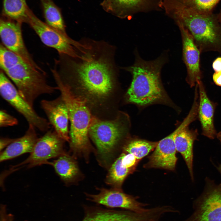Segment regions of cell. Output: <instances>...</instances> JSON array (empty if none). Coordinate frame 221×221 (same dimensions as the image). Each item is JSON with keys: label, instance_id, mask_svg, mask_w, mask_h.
Returning a JSON list of instances; mask_svg holds the SVG:
<instances>
[{"label": "cell", "instance_id": "6da1fadb", "mask_svg": "<svg viewBox=\"0 0 221 221\" xmlns=\"http://www.w3.org/2000/svg\"><path fill=\"white\" fill-rule=\"evenodd\" d=\"M76 54H60L54 76L92 110L106 108L118 87L115 47L103 40L84 38L74 45Z\"/></svg>", "mask_w": 221, "mask_h": 221}, {"label": "cell", "instance_id": "7a4b0ae2", "mask_svg": "<svg viewBox=\"0 0 221 221\" xmlns=\"http://www.w3.org/2000/svg\"><path fill=\"white\" fill-rule=\"evenodd\" d=\"M135 54L134 64L122 68L132 76L126 95V101L141 107L155 103H169L161 78V69L167 61L165 54L150 61L142 59L137 51Z\"/></svg>", "mask_w": 221, "mask_h": 221}, {"label": "cell", "instance_id": "3957f363", "mask_svg": "<svg viewBox=\"0 0 221 221\" xmlns=\"http://www.w3.org/2000/svg\"><path fill=\"white\" fill-rule=\"evenodd\" d=\"M163 5L176 24L188 30L201 53L213 51L221 54V25L217 14L197 12L177 0H165Z\"/></svg>", "mask_w": 221, "mask_h": 221}, {"label": "cell", "instance_id": "277c9868", "mask_svg": "<svg viewBox=\"0 0 221 221\" xmlns=\"http://www.w3.org/2000/svg\"><path fill=\"white\" fill-rule=\"evenodd\" d=\"M129 123L128 115L122 112L112 120H102L93 117L89 136L95 146L94 154L101 167L108 170L117 157L126 141Z\"/></svg>", "mask_w": 221, "mask_h": 221}, {"label": "cell", "instance_id": "5b68a950", "mask_svg": "<svg viewBox=\"0 0 221 221\" xmlns=\"http://www.w3.org/2000/svg\"><path fill=\"white\" fill-rule=\"evenodd\" d=\"M54 78L68 111L70 123V151L75 158H83L88 162L90 155L95 152L90 142L88 133L94 116L83 100L75 95L58 79Z\"/></svg>", "mask_w": 221, "mask_h": 221}, {"label": "cell", "instance_id": "8992f818", "mask_svg": "<svg viewBox=\"0 0 221 221\" xmlns=\"http://www.w3.org/2000/svg\"><path fill=\"white\" fill-rule=\"evenodd\" d=\"M4 72L14 83L21 96L33 107L40 96L51 95L58 90L57 86H51L48 83L44 72L24 60Z\"/></svg>", "mask_w": 221, "mask_h": 221}, {"label": "cell", "instance_id": "52a82bcc", "mask_svg": "<svg viewBox=\"0 0 221 221\" xmlns=\"http://www.w3.org/2000/svg\"><path fill=\"white\" fill-rule=\"evenodd\" d=\"M65 142L53 128L50 129L38 138L29 156L22 162L12 166L6 173L9 174L24 166L29 169L48 164L49 160L57 158L66 153L64 147Z\"/></svg>", "mask_w": 221, "mask_h": 221}, {"label": "cell", "instance_id": "ba28073f", "mask_svg": "<svg viewBox=\"0 0 221 221\" xmlns=\"http://www.w3.org/2000/svg\"><path fill=\"white\" fill-rule=\"evenodd\" d=\"M0 93L3 99L24 117L29 125H33L42 132H46L50 129L51 125L48 120L39 116L33 107L21 96L16 87L1 69Z\"/></svg>", "mask_w": 221, "mask_h": 221}, {"label": "cell", "instance_id": "9c48e42d", "mask_svg": "<svg viewBox=\"0 0 221 221\" xmlns=\"http://www.w3.org/2000/svg\"><path fill=\"white\" fill-rule=\"evenodd\" d=\"M194 207V213L184 221H221V184L207 181Z\"/></svg>", "mask_w": 221, "mask_h": 221}, {"label": "cell", "instance_id": "30bf717a", "mask_svg": "<svg viewBox=\"0 0 221 221\" xmlns=\"http://www.w3.org/2000/svg\"><path fill=\"white\" fill-rule=\"evenodd\" d=\"M27 23L46 45L56 49L59 54L73 56L75 55V41L48 25L37 17L29 9Z\"/></svg>", "mask_w": 221, "mask_h": 221}, {"label": "cell", "instance_id": "8fae6325", "mask_svg": "<svg viewBox=\"0 0 221 221\" xmlns=\"http://www.w3.org/2000/svg\"><path fill=\"white\" fill-rule=\"evenodd\" d=\"M22 23L2 16L0 20V36L3 45L22 57L26 62L44 72L35 62L24 43Z\"/></svg>", "mask_w": 221, "mask_h": 221}, {"label": "cell", "instance_id": "7c38bea8", "mask_svg": "<svg viewBox=\"0 0 221 221\" xmlns=\"http://www.w3.org/2000/svg\"><path fill=\"white\" fill-rule=\"evenodd\" d=\"M97 189L99 191L97 194L85 193L88 200L109 207L121 208L136 212H143L148 209L145 208V204L125 193L122 189L97 188Z\"/></svg>", "mask_w": 221, "mask_h": 221}, {"label": "cell", "instance_id": "4fadbf2b", "mask_svg": "<svg viewBox=\"0 0 221 221\" xmlns=\"http://www.w3.org/2000/svg\"><path fill=\"white\" fill-rule=\"evenodd\" d=\"M179 28L182 44V56L187 70L186 80L191 87L195 86L201 80L200 50L188 30L182 25L177 24Z\"/></svg>", "mask_w": 221, "mask_h": 221}, {"label": "cell", "instance_id": "5bb4252c", "mask_svg": "<svg viewBox=\"0 0 221 221\" xmlns=\"http://www.w3.org/2000/svg\"><path fill=\"white\" fill-rule=\"evenodd\" d=\"M40 104L48 121L57 134L64 141L69 142V114L61 95L51 100L43 99L41 101Z\"/></svg>", "mask_w": 221, "mask_h": 221}, {"label": "cell", "instance_id": "9a60e30c", "mask_svg": "<svg viewBox=\"0 0 221 221\" xmlns=\"http://www.w3.org/2000/svg\"><path fill=\"white\" fill-rule=\"evenodd\" d=\"M178 127L172 133L158 142L153 152L145 165L147 168H161L173 171L177 161L174 138Z\"/></svg>", "mask_w": 221, "mask_h": 221}, {"label": "cell", "instance_id": "2e32d148", "mask_svg": "<svg viewBox=\"0 0 221 221\" xmlns=\"http://www.w3.org/2000/svg\"><path fill=\"white\" fill-rule=\"evenodd\" d=\"M194 120L191 115H188L178 126L179 129L174 138L176 151L180 153L183 157L192 180L193 179V145L194 141L197 139L198 132L196 129H190L188 126Z\"/></svg>", "mask_w": 221, "mask_h": 221}, {"label": "cell", "instance_id": "e0dca14e", "mask_svg": "<svg viewBox=\"0 0 221 221\" xmlns=\"http://www.w3.org/2000/svg\"><path fill=\"white\" fill-rule=\"evenodd\" d=\"M197 84L199 93L198 117L201 124L202 134L210 139H213L217 133L214 124L216 105L208 97L201 80L198 81Z\"/></svg>", "mask_w": 221, "mask_h": 221}, {"label": "cell", "instance_id": "ac0fdd59", "mask_svg": "<svg viewBox=\"0 0 221 221\" xmlns=\"http://www.w3.org/2000/svg\"><path fill=\"white\" fill-rule=\"evenodd\" d=\"M56 173L67 186L77 184L83 179V174L79 169L75 158L67 153L56 160L49 162Z\"/></svg>", "mask_w": 221, "mask_h": 221}, {"label": "cell", "instance_id": "d6986e66", "mask_svg": "<svg viewBox=\"0 0 221 221\" xmlns=\"http://www.w3.org/2000/svg\"><path fill=\"white\" fill-rule=\"evenodd\" d=\"M36 128L29 125L25 134L7 146L0 152V161L3 162L15 158L26 153H30L38 138Z\"/></svg>", "mask_w": 221, "mask_h": 221}, {"label": "cell", "instance_id": "ffe728a7", "mask_svg": "<svg viewBox=\"0 0 221 221\" xmlns=\"http://www.w3.org/2000/svg\"><path fill=\"white\" fill-rule=\"evenodd\" d=\"M149 219L145 212L99 210L88 213L82 221H149Z\"/></svg>", "mask_w": 221, "mask_h": 221}, {"label": "cell", "instance_id": "44dd1931", "mask_svg": "<svg viewBox=\"0 0 221 221\" xmlns=\"http://www.w3.org/2000/svg\"><path fill=\"white\" fill-rule=\"evenodd\" d=\"M45 23L67 37H69L60 9L53 0H40Z\"/></svg>", "mask_w": 221, "mask_h": 221}, {"label": "cell", "instance_id": "7402d4cb", "mask_svg": "<svg viewBox=\"0 0 221 221\" xmlns=\"http://www.w3.org/2000/svg\"><path fill=\"white\" fill-rule=\"evenodd\" d=\"M29 9L25 0H2V16L27 23Z\"/></svg>", "mask_w": 221, "mask_h": 221}, {"label": "cell", "instance_id": "603a6c76", "mask_svg": "<svg viewBox=\"0 0 221 221\" xmlns=\"http://www.w3.org/2000/svg\"><path fill=\"white\" fill-rule=\"evenodd\" d=\"M158 142L138 139L129 140L125 142L121 150L133 154L140 160L155 149Z\"/></svg>", "mask_w": 221, "mask_h": 221}, {"label": "cell", "instance_id": "cb8c5ba5", "mask_svg": "<svg viewBox=\"0 0 221 221\" xmlns=\"http://www.w3.org/2000/svg\"><path fill=\"white\" fill-rule=\"evenodd\" d=\"M145 0H104L103 5L108 11L121 16L122 12L138 7Z\"/></svg>", "mask_w": 221, "mask_h": 221}, {"label": "cell", "instance_id": "d4e9b609", "mask_svg": "<svg viewBox=\"0 0 221 221\" xmlns=\"http://www.w3.org/2000/svg\"><path fill=\"white\" fill-rule=\"evenodd\" d=\"M185 6L201 13H211L220 0H177Z\"/></svg>", "mask_w": 221, "mask_h": 221}, {"label": "cell", "instance_id": "484cf974", "mask_svg": "<svg viewBox=\"0 0 221 221\" xmlns=\"http://www.w3.org/2000/svg\"><path fill=\"white\" fill-rule=\"evenodd\" d=\"M23 60L19 56L8 49L2 45H0V66L1 69L3 72Z\"/></svg>", "mask_w": 221, "mask_h": 221}, {"label": "cell", "instance_id": "4316f807", "mask_svg": "<svg viewBox=\"0 0 221 221\" xmlns=\"http://www.w3.org/2000/svg\"><path fill=\"white\" fill-rule=\"evenodd\" d=\"M125 168L132 172L138 162V160L133 154L125 152L122 153L116 158Z\"/></svg>", "mask_w": 221, "mask_h": 221}, {"label": "cell", "instance_id": "83f0119b", "mask_svg": "<svg viewBox=\"0 0 221 221\" xmlns=\"http://www.w3.org/2000/svg\"><path fill=\"white\" fill-rule=\"evenodd\" d=\"M18 123V121L16 118L10 115L4 110H0V126L1 127L13 126L17 125Z\"/></svg>", "mask_w": 221, "mask_h": 221}, {"label": "cell", "instance_id": "f1b7e54d", "mask_svg": "<svg viewBox=\"0 0 221 221\" xmlns=\"http://www.w3.org/2000/svg\"><path fill=\"white\" fill-rule=\"evenodd\" d=\"M13 216L10 214H7L6 207L2 205L0 210V221H13Z\"/></svg>", "mask_w": 221, "mask_h": 221}, {"label": "cell", "instance_id": "f546056e", "mask_svg": "<svg viewBox=\"0 0 221 221\" xmlns=\"http://www.w3.org/2000/svg\"><path fill=\"white\" fill-rule=\"evenodd\" d=\"M16 138H9L1 137L0 139V152L6 147L11 143L15 141Z\"/></svg>", "mask_w": 221, "mask_h": 221}, {"label": "cell", "instance_id": "4dcf8cb0", "mask_svg": "<svg viewBox=\"0 0 221 221\" xmlns=\"http://www.w3.org/2000/svg\"><path fill=\"white\" fill-rule=\"evenodd\" d=\"M212 67L215 72L221 71V57H218L213 61Z\"/></svg>", "mask_w": 221, "mask_h": 221}, {"label": "cell", "instance_id": "1f68e13d", "mask_svg": "<svg viewBox=\"0 0 221 221\" xmlns=\"http://www.w3.org/2000/svg\"><path fill=\"white\" fill-rule=\"evenodd\" d=\"M212 79L216 85L221 87V71L215 72L213 75Z\"/></svg>", "mask_w": 221, "mask_h": 221}, {"label": "cell", "instance_id": "d6a6232c", "mask_svg": "<svg viewBox=\"0 0 221 221\" xmlns=\"http://www.w3.org/2000/svg\"><path fill=\"white\" fill-rule=\"evenodd\" d=\"M217 15L218 21L221 25V10L219 13L217 14Z\"/></svg>", "mask_w": 221, "mask_h": 221}, {"label": "cell", "instance_id": "836d02e7", "mask_svg": "<svg viewBox=\"0 0 221 221\" xmlns=\"http://www.w3.org/2000/svg\"><path fill=\"white\" fill-rule=\"evenodd\" d=\"M221 143V131L217 133L216 137Z\"/></svg>", "mask_w": 221, "mask_h": 221}, {"label": "cell", "instance_id": "e575fe53", "mask_svg": "<svg viewBox=\"0 0 221 221\" xmlns=\"http://www.w3.org/2000/svg\"><path fill=\"white\" fill-rule=\"evenodd\" d=\"M219 170L221 173V165H220L219 167Z\"/></svg>", "mask_w": 221, "mask_h": 221}]
</instances>
